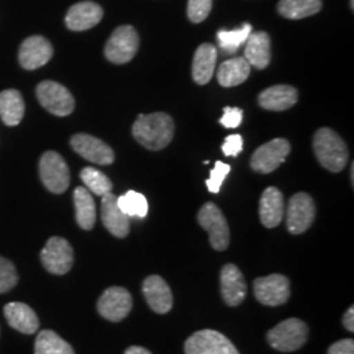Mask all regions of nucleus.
I'll list each match as a JSON object with an SVG mask.
<instances>
[{
  "label": "nucleus",
  "mask_w": 354,
  "mask_h": 354,
  "mask_svg": "<svg viewBox=\"0 0 354 354\" xmlns=\"http://www.w3.org/2000/svg\"><path fill=\"white\" fill-rule=\"evenodd\" d=\"M317 214L315 203L307 193L294 194L288 205L286 225L292 235L304 234L311 227Z\"/></svg>",
  "instance_id": "nucleus-10"
},
{
  "label": "nucleus",
  "mask_w": 354,
  "mask_h": 354,
  "mask_svg": "<svg viewBox=\"0 0 354 354\" xmlns=\"http://www.w3.org/2000/svg\"><path fill=\"white\" fill-rule=\"evenodd\" d=\"M37 97L46 111L58 117L73 113L75 108V100L70 91L53 80H45L38 84Z\"/></svg>",
  "instance_id": "nucleus-8"
},
{
  "label": "nucleus",
  "mask_w": 354,
  "mask_h": 354,
  "mask_svg": "<svg viewBox=\"0 0 354 354\" xmlns=\"http://www.w3.org/2000/svg\"><path fill=\"white\" fill-rule=\"evenodd\" d=\"M71 147L82 158L92 163L109 165L113 163L114 152L105 142L88 134H76L71 138Z\"/></svg>",
  "instance_id": "nucleus-14"
},
{
  "label": "nucleus",
  "mask_w": 354,
  "mask_h": 354,
  "mask_svg": "<svg viewBox=\"0 0 354 354\" xmlns=\"http://www.w3.org/2000/svg\"><path fill=\"white\" fill-rule=\"evenodd\" d=\"M17 272L12 263L0 256V294L11 290L17 283Z\"/></svg>",
  "instance_id": "nucleus-33"
},
{
  "label": "nucleus",
  "mask_w": 354,
  "mask_h": 354,
  "mask_svg": "<svg viewBox=\"0 0 354 354\" xmlns=\"http://www.w3.org/2000/svg\"><path fill=\"white\" fill-rule=\"evenodd\" d=\"M270 38L266 32L251 33L245 41L244 58L251 67L263 70L270 64L272 51H270Z\"/></svg>",
  "instance_id": "nucleus-22"
},
{
  "label": "nucleus",
  "mask_w": 354,
  "mask_h": 354,
  "mask_svg": "<svg viewBox=\"0 0 354 354\" xmlns=\"http://www.w3.org/2000/svg\"><path fill=\"white\" fill-rule=\"evenodd\" d=\"M102 225L115 238H125L129 235L130 218L118 207L117 197L112 193L102 196Z\"/></svg>",
  "instance_id": "nucleus-17"
},
{
  "label": "nucleus",
  "mask_w": 354,
  "mask_h": 354,
  "mask_svg": "<svg viewBox=\"0 0 354 354\" xmlns=\"http://www.w3.org/2000/svg\"><path fill=\"white\" fill-rule=\"evenodd\" d=\"M198 223L207 231L212 247L216 251L227 250L230 244V228L221 209L213 203L203 205L198 212Z\"/></svg>",
  "instance_id": "nucleus-5"
},
{
  "label": "nucleus",
  "mask_w": 354,
  "mask_h": 354,
  "mask_svg": "<svg viewBox=\"0 0 354 354\" xmlns=\"http://www.w3.org/2000/svg\"><path fill=\"white\" fill-rule=\"evenodd\" d=\"M41 263L51 274L62 276L73 268L74 250L64 238L53 236L41 251Z\"/></svg>",
  "instance_id": "nucleus-9"
},
{
  "label": "nucleus",
  "mask_w": 354,
  "mask_h": 354,
  "mask_svg": "<svg viewBox=\"0 0 354 354\" xmlns=\"http://www.w3.org/2000/svg\"><path fill=\"white\" fill-rule=\"evenodd\" d=\"M76 222L83 230H92L96 222V205L87 188L77 187L74 192Z\"/></svg>",
  "instance_id": "nucleus-27"
},
{
  "label": "nucleus",
  "mask_w": 354,
  "mask_h": 354,
  "mask_svg": "<svg viewBox=\"0 0 354 354\" xmlns=\"http://www.w3.org/2000/svg\"><path fill=\"white\" fill-rule=\"evenodd\" d=\"M327 354H354V342L352 339H344L330 345Z\"/></svg>",
  "instance_id": "nucleus-38"
},
{
  "label": "nucleus",
  "mask_w": 354,
  "mask_h": 354,
  "mask_svg": "<svg viewBox=\"0 0 354 354\" xmlns=\"http://www.w3.org/2000/svg\"><path fill=\"white\" fill-rule=\"evenodd\" d=\"M117 203H118V207L129 218L131 216L145 218L149 213V203L146 197L134 190H129L124 196L117 197Z\"/></svg>",
  "instance_id": "nucleus-31"
},
{
  "label": "nucleus",
  "mask_w": 354,
  "mask_h": 354,
  "mask_svg": "<svg viewBox=\"0 0 354 354\" xmlns=\"http://www.w3.org/2000/svg\"><path fill=\"white\" fill-rule=\"evenodd\" d=\"M125 354H152L150 351H147L146 348H143V346H137V345H134V346H130V348H127V352Z\"/></svg>",
  "instance_id": "nucleus-40"
},
{
  "label": "nucleus",
  "mask_w": 354,
  "mask_h": 354,
  "mask_svg": "<svg viewBox=\"0 0 354 354\" xmlns=\"http://www.w3.org/2000/svg\"><path fill=\"white\" fill-rule=\"evenodd\" d=\"M251 73V66L245 58H230L219 66L216 77L222 87H236L244 83Z\"/></svg>",
  "instance_id": "nucleus-25"
},
{
  "label": "nucleus",
  "mask_w": 354,
  "mask_h": 354,
  "mask_svg": "<svg viewBox=\"0 0 354 354\" xmlns=\"http://www.w3.org/2000/svg\"><path fill=\"white\" fill-rule=\"evenodd\" d=\"M174 120L163 112L140 114L133 125L136 140L151 151H159L167 147L174 138Z\"/></svg>",
  "instance_id": "nucleus-1"
},
{
  "label": "nucleus",
  "mask_w": 354,
  "mask_h": 354,
  "mask_svg": "<svg viewBox=\"0 0 354 354\" xmlns=\"http://www.w3.org/2000/svg\"><path fill=\"white\" fill-rule=\"evenodd\" d=\"M317 160L330 172H340L349 159V151L342 137L328 127L319 129L314 136Z\"/></svg>",
  "instance_id": "nucleus-2"
},
{
  "label": "nucleus",
  "mask_w": 354,
  "mask_h": 354,
  "mask_svg": "<svg viewBox=\"0 0 354 354\" xmlns=\"http://www.w3.org/2000/svg\"><path fill=\"white\" fill-rule=\"evenodd\" d=\"M342 323H344V327L348 329L349 332H353L354 330V308L353 306L345 313L344 319H342Z\"/></svg>",
  "instance_id": "nucleus-39"
},
{
  "label": "nucleus",
  "mask_w": 354,
  "mask_h": 354,
  "mask_svg": "<svg viewBox=\"0 0 354 354\" xmlns=\"http://www.w3.org/2000/svg\"><path fill=\"white\" fill-rule=\"evenodd\" d=\"M143 295L149 306L158 314H167L174 306L169 286L160 276H150L143 281Z\"/></svg>",
  "instance_id": "nucleus-18"
},
{
  "label": "nucleus",
  "mask_w": 354,
  "mask_h": 354,
  "mask_svg": "<svg viewBox=\"0 0 354 354\" xmlns=\"http://www.w3.org/2000/svg\"><path fill=\"white\" fill-rule=\"evenodd\" d=\"M26 112L23 96L16 89H6L0 93V117L8 127H16L21 122Z\"/></svg>",
  "instance_id": "nucleus-26"
},
{
  "label": "nucleus",
  "mask_w": 354,
  "mask_h": 354,
  "mask_svg": "<svg viewBox=\"0 0 354 354\" xmlns=\"http://www.w3.org/2000/svg\"><path fill=\"white\" fill-rule=\"evenodd\" d=\"M241 121H243V111L241 108H230V106H226L223 109V115L219 120V122L227 129L241 127Z\"/></svg>",
  "instance_id": "nucleus-36"
},
{
  "label": "nucleus",
  "mask_w": 354,
  "mask_h": 354,
  "mask_svg": "<svg viewBox=\"0 0 354 354\" xmlns=\"http://www.w3.org/2000/svg\"><path fill=\"white\" fill-rule=\"evenodd\" d=\"M254 297L266 306H281L286 304L290 297V282L282 274H270L260 277L253 282Z\"/></svg>",
  "instance_id": "nucleus-11"
},
{
  "label": "nucleus",
  "mask_w": 354,
  "mask_h": 354,
  "mask_svg": "<svg viewBox=\"0 0 354 354\" xmlns=\"http://www.w3.org/2000/svg\"><path fill=\"white\" fill-rule=\"evenodd\" d=\"M35 354H75L73 346L54 330H42L38 333Z\"/></svg>",
  "instance_id": "nucleus-29"
},
{
  "label": "nucleus",
  "mask_w": 354,
  "mask_h": 354,
  "mask_svg": "<svg viewBox=\"0 0 354 354\" xmlns=\"http://www.w3.org/2000/svg\"><path fill=\"white\" fill-rule=\"evenodd\" d=\"M218 58V51L210 44H203L197 48L193 58L192 74L197 84H206L214 75L215 64Z\"/></svg>",
  "instance_id": "nucleus-24"
},
{
  "label": "nucleus",
  "mask_w": 354,
  "mask_h": 354,
  "mask_svg": "<svg viewBox=\"0 0 354 354\" xmlns=\"http://www.w3.org/2000/svg\"><path fill=\"white\" fill-rule=\"evenodd\" d=\"M185 354H241L227 337L213 329L193 333L185 342Z\"/></svg>",
  "instance_id": "nucleus-7"
},
{
  "label": "nucleus",
  "mask_w": 354,
  "mask_h": 354,
  "mask_svg": "<svg viewBox=\"0 0 354 354\" xmlns=\"http://www.w3.org/2000/svg\"><path fill=\"white\" fill-rule=\"evenodd\" d=\"M277 8L281 16L299 20L319 12L322 10V0H279Z\"/></svg>",
  "instance_id": "nucleus-28"
},
{
  "label": "nucleus",
  "mask_w": 354,
  "mask_h": 354,
  "mask_svg": "<svg viewBox=\"0 0 354 354\" xmlns=\"http://www.w3.org/2000/svg\"><path fill=\"white\" fill-rule=\"evenodd\" d=\"M140 48V36L131 26H118L105 45V57L109 62H130Z\"/></svg>",
  "instance_id": "nucleus-4"
},
{
  "label": "nucleus",
  "mask_w": 354,
  "mask_h": 354,
  "mask_svg": "<svg viewBox=\"0 0 354 354\" xmlns=\"http://www.w3.org/2000/svg\"><path fill=\"white\" fill-rule=\"evenodd\" d=\"M259 212L261 223L266 228L277 227L285 214V203L282 193L274 187L266 188L260 200Z\"/></svg>",
  "instance_id": "nucleus-20"
},
{
  "label": "nucleus",
  "mask_w": 354,
  "mask_h": 354,
  "mask_svg": "<svg viewBox=\"0 0 354 354\" xmlns=\"http://www.w3.org/2000/svg\"><path fill=\"white\" fill-rule=\"evenodd\" d=\"M133 307L131 294L124 288H109L97 301V311L109 322H121L129 315Z\"/></svg>",
  "instance_id": "nucleus-13"
},
{
  "label": "nucleus",
  "mask_w": 354,
  "mask_h": 354,
  "mask_svg": "<svg viewBox=\"0 0 354 354\" xmlns=\"http://www.w3.org/2000/svg\"><path fill=\"white\" fill-rule=\"evenodd\" d=\"M39 176L44 185L55 194L64 193L70 185V169L58 152L48 151L42 155Z\"/></svg>",
  "instance_id": "nucleus-6"
},
{
  "label": "nucleus",
  "mask_w": 354,
  "mask_h": 354,
  "mask_svg": "<svg viewBox=\"0 0 354 354\" xmlns=\"http://www.w3.org/2000/svg\"><path fill=\"white\" fill-rule=\"evenodd\" d=\"M221 289L223 301L228 306H239L247 295L245 279L241 269L234 264H226L221 270Z\"/></svg>",
  "instance_id": "nucleus-19"
},
{
  "label": "nucleus",
  "mask_w": 354,
  "mask_h": 354,
  "mask_svg": "<svg viewBox=\"0 0 354 354\" xmlns=\"http://www.w3.org/2000/svg\"><path fill=\"white\" fill-rule=\"evenodd\" d=\"M53 57L50 42L42 36L26 38L19 50V61L26 70H36L48 64Z\"/></svg>",
  "instance_id": "nucleus-15"
},
{
  "label": "nucleus",
  "mask_w": 354,
  "mask_h": 354,
  "mask_svg": "<svg viewBox=\"0 0 354 354\" xmlns=\"http://www.w3.org/2000/svg\"><path fill=\"white\" fill-rule=\"evenodd\" d=\"M243 150V138L239 134H232L228 136L225 140V143L222 146V151L225 153V156H238Z\"/></svg>",
  "instance_id": "nucleus-37"
},
{
  "label": "nucleus",
  "mask_w": 354,
  "mask_h": 354,
  "mask_svg": "<svg viewBox=\"0 0 354 354\" xmlns=\"http://www.w3.org/2000/svg\"><path fill=\"white\" fill-rule=\"evenodd\" d=\"M213 7V0H189L188 1V17L194 24L203 23L209 16Z\"/></svg>",
  "instance_id": "nucleus-34"
},
{
  "label": "nucleus",
  "mask_w": 354,
  "mask_h": 354,
  "mask_svg": "<svg viewBox=\"0 0 354 354\" xmlns=\"http://www.w3.org/2000/svg\"><path fill=\"white\" fill-rule=\"evenodd\" d=\"M290 153V143L283 138L270 140L260 146L251 159L253 171L259 174H270L285 162Z\"/></svg>",
  "instance_id": "nucleus-12"
},
{
  "label": "nucleus",
  "mask_w": 354,
  "mask_h": 354,
  "mask_svg": "<svg viewBox=\"0 0 354 354\" xmlns=\"http://www.w3.org/2000/svg\"><path fill=\"white\" fill-rule=\"evenodd\" d=\"M353 3H354V0H351V8H352V10H353V8H354Z\"/></svg>",
  "instance_id": "nucleus-41"
},
{
  "label": "nucleus",
  "mask_w": 354,
  "mask_h": 354,
  "mask_svg": "<svg viewBox=\"0 0 354 354\" xmlns=\"http://www.w3.org/2000/svg\"><path fill=\"white\" fill-rule=\"evenodd\" d=\"M298 102V92L291 86H273L259 95V104L266 111H286Z\"/></svg>",
  "instance_id": "nucleus-23"
},
{
  "label": "nucleus",
  "mask_w": 354,
  "mask_h": 354,
  "mask_svg": "<svg viewBox=\"0 0 354 354\" xmlns=\"http://www.w3.org/2000/svg\"><path fill=\"white\" fill-rule=\"evenodd\" d=\"M251 33L252 26L250 24H243L239 29L235 30H219L216 35V39L221 50L227 55H232L234 53L239 50L243 44H245Z\"/></svg>",
  "instance_id": "nucleus-30"
},
{
  "label": "nucleus",
  "mask_w": 354,
  "mask_h": 354,
  "mask_svg": "<svg viewBox=\"0 0 354 354\" xmlns=\"http://www.w3.org/2000/svg\"><path fill=\"white\" fill-rule=\"evenodd\" d=\"M230 171H231L230 165L223 162H216L213 171L210 172L209 180H206V187L209 192L219 193V190L222 188V184L226 180Z\"/></svg>",
  "instance_id": "nucleus-35"
},
{
  "label": "nucleus",
  "mask_w": 354,
  "mask_h": 354,
  "mask_svg": "<svg viewBox=\"0 0 354 354\" xmlns=\"http://www.w3.org/2000/svg\"><path fill=\"white\" fill-rule=\"evenodd\" d=\"M308 339V327L301 319H288L270 329L266 340L279 352H295L304 346Z\"/></svg>",
  "instance_id": "nucleus-3"
},
{
  "label": "nucleus",
  "mask_w": 354,
  "mask_h": 354,
  "mask_svg": "<svg viewBox=\"0 0 354 354\" xmlns=\"http://www.w3.org/2000/svg\"><path fill=\"white\" fill-rule=\"evenodd\" d=\"M80 178L84 183V185L87 187V189L96 196L102 197V196L111 193L113 188L111 178L93 167H87V168L82 169Z\"/></svg>",
  "instance_id": "nucleus-32"
},
{
  "label": "nucleus",
  "mask_w": 354,
  "mask_h": 354,
  "mask_svg": "<svg viewBox=\"0 0 354 354\" xmlns=\"http://www.w3.org/2000/svg\"><path fill=\"white\" fill-rule=\"evenodd\" d=\"M4 317L12 328L26 335L37 332L39 327V320L36 313L28 304L21 302L7 304L4 307Z\"/></svg>",
  "instance_id": "nucleus-21"
},
{
  "label": "nucleus",
  "mask_w": 354,
  "mask_h": 354,
  "mask_svg": "<svg viewBox=\"0 0 354 354\" xmlns=\"http://www.w3.org/2000/svg\"><path fill=\"white\" fill-rule=\"evenodd\" d=\"M102 8L93 1L74 4L66 15V26L70 30L83 32L97 26L102 19Z\"/></svg>",
  "instance_id": "nucleus-16"
}]
</instances>
